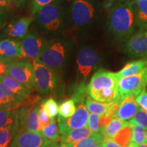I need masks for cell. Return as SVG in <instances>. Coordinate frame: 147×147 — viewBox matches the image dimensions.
Returning a JSON list of instances; mask_svg holds the SVG:
<instances>
[{"label":"cell","instance_id":"obj_18","mask_svg":"<svg viewBox=\"0 0 147 147\" xmlns=\"http://www.w3.org/2000/svg\"><path fill=\"white\" fill-rule=\"evenodd\" d=\"M87 94L97 102L104 103L121 102L119 88H103L99 90H87Z\"/></svg>","mask_w":147,"mask_h":147},{"label":"cell","instance_id":"obj_21","mask_svg":"<svg viewBox=\"0 0 147 147\" xmlns=\"http://www.w3.org/2000/svg\"><path fill=\"white\" fill-rule=\"evenodd\" d=\"M92 134L93 131L88 127L74 129L61 134V136L60 137V142L66 143L67 144H72L89 137Z\"/></svg>","mask_w":147,"mask_h":147},{"label":"cell","instance_id":"obj_9","mask_svg":"<svg viewBox=\"0 0 147 147\" xmlns=\"http://www.w3.org/2000/svg\"><path fill=\"white\" fill-rule=\"evenodd\" d=\"M5 75L12 77L31 91L36 90L34 65L31 62L18 61L8 63Z\"/></svg>","mask_w":147,"mask_h":147},{"label":"cell","instance_id":"obj_47","mask_svg":"<svg viewBox=\"0 0 147 147\" xmlns=\"http://www.w3.org/2000/svg\"><path fill=\"white\" fill-rule=\"evenodd\" d=\"M57 147H69V145L66 143H63V142H60L59 144H57Z\"/></svg>","mask_w":147,"mask_h":147},{"label":"cell","instance_id":"obj_50","mask_svg":"<svg viewBox=\"0 0 147 147\" xmlns=\"http://www.w3.org/2000/svg\"><path fill=\"white\" fill-rule=\"evenodd\" d=\"M94 147H104V146H103V144H102V143H100V144H97L96 146H94Z\"/></svg>","mask_w":147,"mask_h":147},{"label":"cell","instance_id":"obj_3","mask_svg":"<svg viewBox=\"0 0 147 147\" xmlns=\"http://www.w3.org/2000/svg\"><path fill=\"white\" fill-rule=\"evenodd\" d=\"M97 16V8L92 0H72L67 9L65 32L74 34L89 27Z\"/></svg>","mask_w":147,"mask_h":147},{"label":"cell","instance_id":"obj_39","mask_svg":"<svg viewBox=\"0 0 147 147\" xmlns=\"http://www.w3.org/2000/svg\"><path fill=\"white\" fill-rule=\"evenodd\" d=\"M39 117H40V124H41V127H44L47 126L50 123L51 119L49 118V116L47 115V113H46L45 110L44 109L43 106L42 104L40 105L39 108Z\"/></svg>","mask_w":147,"mask_h":147},{"label":"cell","instance_id":"obj_31","mask_svg":"<svg viewBox=\"0 0 147 147\" xmlns=\"http://www.w3.org/2000/svg\"><path fill=\"white\" fill-rule=\"evenodd\" d=\"M76 103L72 99L63 102L59 106V115L63 118H69L76 112Z\"/></svg>","mask_w":147,"mask_h":147},{"label":"cell","instance_id":"obj_45","mask_svg":"<svg viewBox=\"0 0 147 147\" xmlns=\"http://www.w3.org/2000/svg\"><path fill=\"white\" fill-rule=\"evenodd\" d=\"M7 65H8V64L3 63V62L0 61V76L5 74L7 69Z\"/></svg>","mask_w":147,"mask_h":147},{"label":"cell","instance_id":"obj_5","mask_svg":"<svg viewBox=\"0 0 147 147\" xmlns=\"http://www.w3.org/2000/svg\"><path fill=\"white\" fill-rule=\"evenodd\" d=\"M36 91L42 95H47L53 92L56 87L58 74L41 61H33Z\"/></svg>","mask_w":147,"mask_h":147},{"label":"cell","instance_id":"obj_51","mask_svg":"<svg viewBox=\"0 0 147 147\" xmlns=\"http://www.w3.org/2000/svg\"><path fill=\"white\" fill-rule=\"evenodd\" d=\"M0 147H1V146H0Z\"/></svg>","mask_w":147,"mask_h":147},{"label":"cell","instance_id":"obj_41","mask_svg":"<svg viewBox=\"0 0 147 147\" xmlns=\"http://www.w3.org/2000/svg\"><path fill=\"white\" fill-rule=\"evenodd\" d=\"M12 3L11 0H0V11L10 12Z\"/></svg>","mask_w":147,"mask_h":147},{"label":"cell","instance_id":"obj_44","mask_svg":"<svg viewBox=\"0 0 147 147\" xmlns=\"http://www.w3.org/2000/svg\"><path fill=\"white\" fill-rule=\"evenodd\" d=\"M12 5L16 8H23L27 5L29 0H11Z\"/></svg>","mask_w":147,"mask_h":147},{"label":"cell","instance_id":"obj_11","mask_svg":"<svg viewBox=\"0 0 147 147\" xmlns=\"http://www.w3.org/2000/svg\"><path fill=\"white\" fill-rule=\"evenodd\" d=\"M123 51L134 57H147V29L139 30L126 40Z\"/></svg>","mask_w":147,"mask_h":147},{"label":"cell","instance_id":"obj_2","mask_svg":"<svg viewBox=\"0 0 147 147\" xmlns=\"http://www.w3.org/2000/svg\"><path fill=\"white\" fill-rule=\"evenodd\" d=\"M106 25L109 32L117 38L127 39L132 36L138 27L134 0L112 5Z\"/></svg>","mask_w":147,"mask_h":147},{"label":"cell","instance_id":"obj_35","mask_svg":"<svg viewBox=\"0 0 147 147\" xmlns=\"http://www.w3.org/2000/svg\"><path fill=\"white\" fill-rule=\"evenodd\" d=\"M41 104L49 118L55 119L59 113V106L56 101L53 98H49L42 102Z\"/></svg>","mask_w":147,"mask_h":147},{"label":"cell","instance_id":"obj_40","mask_svg":"<svg viewBox=\"0 0 147 147\" xmlns=\"http://www.w3.org/2000/svg\"><path fill=\"white\" fill-rule=\"evenodd\" d=\"M136 100L141 108L147 113V91H143L139 95L136 97Z\"/></svg>","mask_w":147,"mask_h":147},{"label":"cell","instance_id":"obj_6","mask_svg":"<svg viewBox=\"0 0 147 147\" xmlns=\"http://www.w3.org/2000/svg\"><path fill=\"white\" fill-rule=\"evenodd\" d=\"M101 61L100 55L95 49L84 47L79 50L76 58L78 83L86 82L91 74L98 67Z\"/></svg>","mask_w":147,"mask_h":147},{"label":"cell","instance_id":"obj_8","mask_svg":"<svg viewBox=\"0 0 147 147\" xmlns=\"http://www.w3.org/2000/svg\"><path fill=\"white\" fill-rule=\"evenodd\" d=\"M146 85L147 66L139 73L119 79L118 88L121 99L127 96L137 97L144 91Z\"/></svg>","mask_w":147,"mask_h":147},{"label":"cell","instance_id":"obj_19","mask_svg":"<svg viewBox=\"0 0 147 147\" xmlns=\"http://www.w3.org/2000/svg\"><path fill=\"white\" fill-rule=\"evenodd\" d=\"M139 108L135 97L127 96L121 100L116 117L127 121L133 118Z\"/></svg>","mask_w":147,"mask_h":147},{"label":"cell","instance_id":"obj_29","mask_svg":"<svg viewBox=\"0 0 147 147\" xmlns=\"http://www.w3.org/2000/svg\"><path fill=\"white\" fill-rule=\"evenodd\" d=\"M104 138L100 132L93 133L89 137L81 140L79 142L69 144V147H94L97 144L102 143Z\"/></svg>","mask_w":147,"mask_h":147},{"label":"cell","instance_id":"obj_12","mask_svg":"<svg viewBox=\"0 0 147 147\" xmlns=\"http://www.w3.org/2000/svg\"><path fill=\"white\" fill-rule=\"evenodd\" d=\"M51 143L41 133L23 131L16 133L10 147H49Z\"/></svg>","mask_w":147,"mask_h":147},{"label":"cell","instance_id":"obj_1","mask_svg":"<svg viewBox=\"0 0 147 147\" xmlns=\"http://www.w3.org/2000/svg\"><path fill=\"white\" fill-rule=\"evenodd\" d=\"M34 22L38 33L46 38L61 36L67 26V9L62 0H55L40 9L34 16Z\"/></svg>","mask_w":147,"mask_h":147},{"label":"cell","instance_id":"obj_34","mask_svg":"<svg viewBox=\"0 0 147 147\" xmlns=\"http://www.w3.org/2000/svg\"><path fill=\"white\" fill-rule=\"evenodd\" d=\"M133 127L132 144L136 146L142 143L147 142V130L138 125Z\"/></svg>","mask_w":147,"mask_h":147},{"label":"cell","instance_id":"obj_43","mask_svg":"<svg viewBox=\"0 0 147 147\" xmlns=\"http://www.w3.org/2000/svg\"><path fill=\"white\" fill-rule=\"evenodd\" d=\"M113 117L110 116H101L100 119V129L103 127H104L106 125L109 123L110 121L112 120Z\"/></svg>","mask_w":147,"mask_h":147},{"label":"cell","instance_id":"obj_36","mask_svg":"<svg viewBox=\"0 0 147 147\" xmlns=\"http://www.w3.org/2000/svg\"><path fill=\"white\" fill-rule=\"evenodd\" d=\"M15 16L13 12L0 11V40L2 39L5 29L12 18Z\"/></svg>","mask_w":147,"mask_h":147},{"label":"cell","instance_id":"obj_4","mask_svg":"<svg viewBox=\"0 0 147 147\" xmlns=\"http://www.w3.org/2000/svg\"><path fill=\"white\" fill-rule=\"evenodd\" d=\"M71 48V42L68 38L60 36L49 39L38 59L58 74L63 68Z\"/></svg>","mask_w":147,"mask_h":147},{"label":"cell","instance_id":"obj_33","mask_svg":"<svg viewBox=\"0 0 147 147\" xmlns=\"http://www.w3.org/2000/svg\"><path fill=\"white\" fill-rule=\"evenodd\" d=\"M131 125H138L147 130V113L142 108H139L131 120L128 121Z\"/></svg>","mask_w":147,"mask_h":147},{"label":"cell","instance_id":"obj_27","mask_svg":"<svg viewBox=\"0 0 147 147\" xmlns=\"http://www.w3.org/2000/svg\"><path fill=\"white\" fill-rule=\"evenodd\" d=\"M19 129V123L0 129V146L9 147Z\"/></svg>","mask_w":147,"mask_h":147},{"label":"cell","instance_id":"obj_14","mask_svg":"<svg viewBox=\"0 0 147 147\" xmlns=\"http://www.w3.org/2000/svg\"><path fill=\"white\" fill-rule=\"evenodd\" d=\"M119 79L115 73L99 69L93 74L87 90H99L103 88H118Z\"/></svg>","mask_w":147,"mask_h":147},{"label":"cell","instance_id":"obj_42","mask_svg":"<svg viewBox=\"0 0 147 147\" xmlns=\"http://www.w3.org/2000/svg\"><path fill=\"white\" fill-rule=\"evenodd\" d=\"M102 144L104 147H123L115 142L112 138H104Z\"/></svg>","mask_w":147,"mask_h":147},{"label":"cell","instance_id":"obj_26","mask_svg":"<svg viewBox=\"0 0 147 147\" xmlns=\"http://www.w3.org/2000/svg\"><path fill=\"white\" fill-rule=\"evenodd\" d=\"M133 127L128 123L115 134L113 138L117 144L123 147H130L132 145Z\"/></svg>","mask_w":147,"mask_h":147},{"label":"cell","instance_id":"obj_10","mask_svg":"<svg viewBox=\"0 0 147 147\" xmlns=\"http://www.w3.org/2000/svg\"><path fill=\"white\" fill-rule=\"evenodd\" d=\"M76 110L74 114L69 118H63L59 115L57 118L59 130L63 134L69 130L87 127L89 112L84 103L76 104Z\"/></svg>","mask_w":147,"mask_h":147},{"label":"cell","instance_id":"obj_49","mask_svg":"<svg viewBox=\"0 0 147 147\" xmlns=\"http://www.w3.org/2000/svg\"><path fill=\"white\" fill-rule=\"evenodd\" d=\"M57 141H55V142H52V143H51L49 147H57Z\"/></svg>","mask_w":147,"mask_h":147},{"label":"cell","instance_id":"obj_32","mask_svg":"<svg viewBox=\"0 0 147 147\" xmlns=\"http://www.w3.org/2000/svg\"><path fill=\"white\" fill-rule=\"evenodd\" d=\"M87 96V86L85 85V82H78L75 87L74 91L71 98L74 101L76 104H78L84 103Z\"/></svg>","mask_w":147,"mask_h":147},{"label":"cell","instance_id":"obj_48","mask_svg":"<svg viewBox=\"0 0 147 147\" xmlns=\"http://www.w3.org/2000/svg\"><path fill=\"white\" fill-rule=\"evenodd\" d=\"M137 147H147V142L142 143V144L138 145Z\"/></svg>","mask_w":147,"mask_h":147},{"label":"cell","instance_id":"obj_25","mask_svg":"<svg viewBox=\"0 0 147 147\" xmlns=\"http://www.w3.org/2000/svg\"><path fill=\"white\" fill-rule=\"evenodd\" d=\"M127 121H123L117 117H113L107 125L100 129V132L104 138H113L116 134L128 124Z\"/></svg>","mask_w":147,"mask_h":147},{"label":"cell","instance_id":"obj_37","mask_svg":"<svg viewBox=\"0 0 147 147\" xmlns=\"http://www.w3.org/2000/svg\"><path fill=\"white\" fill-rule=\"evenodd\" d=\"M100 115L97 114L91 113L89 116L87 127L93 131V133H97L100 131Z\"/></svg>","mask_w":147,"mask_h":147},{"label":"cell","instance_id":"obj_24","mask_svg":"<svg viewBox=\"0 0 147 147\" xmlns=\"http://www.w3.org/2000/svg\"><path fill=\"white\" fill-rule=\"evenodd\" d=\"M134 5L138 28L147 29V0H134Z\"/></svg>","mask_w":147,"mask_h":147},{"label":"cell","instance_id":"obj_16","mask_svg":"<svg viewBox=\"0 0 147 147\" xmlns=\"http://www.w3.org/2000/svg\"><path fill=\"white\" fill-rule=\"evenodd\" d=\"M120 102L104 103L97 102L88 95L86 99L85 106L89 113L101 116H110L113 118L116 117Z\"/></svg>","mask_w":147,"mask_h":147},{"label":"cell","instance_id":"obj_30","mask_svg":"<svg viewBox=\"0 0 147 147\" xmlns=\"http://www.w3.org/2000/svg\"><path fill=\"white\" fill-rule=\"evenodd\" d=\"M40 133L45 138L51 142H55V141L57 140L59 138V130L58 129L55 119H51L50 123L42 128Z\"/></svg>","mask_w":147,"mask_h":147},{"label":"cell","instance_id":"obj_28","mask_svg":"<svg viewBox=\"0 0 147 147\" xmlns=\"http://www.w3.org/2000/svg\"><path fill=\"white\" fill-rule=\"evenodd\" d=\"M16 123H19L18 108L16 109L0 110V129Z\"/></svg>","mask_w":147,"mask_h":147},{"label":"cell","instance_id":"obj_46","mask_svg":"<svg viewBox=\"0 0 147 147\" xmlns=\"http://www.w3.org/2000/svg\"><path fill=\"white\" fill-rule=\"evenodd\" d=\"M130 1V0H108V1L105 4V6L108 8V7L112 6V5L115 4L116 3L125 2V1Z\"/></svg>","mask_w":147,"mask_h":147},{"label":"cell","instance_id":"obj_13","mask_svg":"<svg viewBox=\"0 0 147 147\" xmlns=\"http://www.w3.org/2000/svg\"><path fill=\"white\" fill-rule=\"evenodd\" d=\"M34 20L33 16L21 18L14 16L8 23L1 40L5 38L19 40L23 39L29 31V27Z\"/></svg>","mask_w":147,"mask_h":147},{"label":"cell","instance_id":"obj_15","mask_svg":"<svg viewBox=\"0 0 147 147\" xmlns=\"http://www.w3.org/2000/svg\"><path fill=\"white\" fill-rule=\"evenodd\" d=\"M22 59L21 40L5 38L0 40V61L7 64Z\"/></svg>","mask_w":147,"mask_h":147},{"label":"cell","instance_id":"obj_17","mask_svg":"<svg viewBox=\"0 0 147 147\" xmlns=\"http://www.w3.org/2000/svg\"><path fill=\"white\" fill-rule=\"evenodd\" d=\"M25 102V97L12 93L0 81V110L16 109Z\"/></svg>","mask_w":147,"mask_h":147},{"label":"cell","instance_id":"obj_22","mask_svg":"<svg viewBox=\"0 0 147 147\" xmlns=\"http://www.w3.org/2000/svg\"><path fill=\"white\" fill-rule=\"evenodd\" d=\"M40 106H33L29 110L27 119L25 126L21 131H31V132H41V124H40L39 117Z\"/></svg>","mask_w":147,"mask_h":147},{"label":"cell","instance_id":"obj_7","mask_svg":"<svg viewBox=\"0 0 147 147\" xmlns=\"http://www.w3.org/2000/svg\"><path fill=\"white\" fill-rule=\"evenodd\" d=\"M49 39L38 32L29 30L21 40L22 59L34 61L38 59L47 45Z\"/></svg>","mask_w":147,"mask_h":147},{"label":"cell","instance_id":"obj_20","mask_svg":"<svg viewBox=\"0 0 147 147\" xmlns=\"http://www.w3.org/2000/svg\"><path fill=\"white\" fill-rule=\"evenodd\" d=\"M0 81L7 89L14 94L21 95L25 98L30 96L32 91L12 77L8 75H3L0 76Z\"/></svg>","mask_w":147,"mask_h":147},{"label":"cell","instance_id":"obj_23","mask_svg":"<svg viewBox=\"0 0 147 147\" xmlns=\"http://www.w3.org/2000/svg\"><path fill=\"white\" fill-rule=\"evenodd\" d=\"M147 66V59H142L133 61L127 63L118 72L115 73L119 79L123 77L132 76L136 74L139 73L143 69L145 68Z\"/></svg>","mask_w":147,"mask_h":147},{"label":"cell","instance_id":"obj_38","mask_svg":"<svg viewBox=\"0 0 147 147\" xmlns=\"http://www.w3.org/2000/svg\"><path fill=\"white\" fill-rule=\"evenodd\" d=\"M54 1L55 0H32V16H34L40 9Z\"/></svg>","mask_w":147,"mask_h":147}]
</instances>
